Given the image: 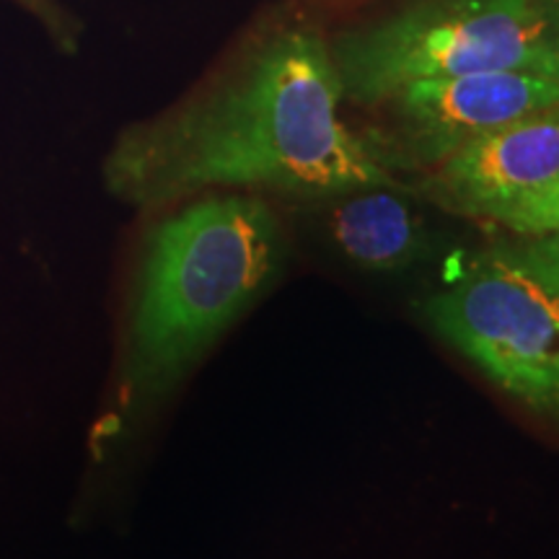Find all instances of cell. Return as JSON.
Here are the masks:
<instances>
[{
    "label": "cell",
    "instance_id": "cell-1",
    "mask_svg": "<svg viewBox=\"0 0 559 559\" xmlns=\"http://www.w3.org/2000/svg\"><path fill=\"white\" fill-rule=\"evenodd\" d=\"M340 102L326 41L288 29L226 81L124 130L104 158V185L145 213L210 190L332 200L394 187L368 138L342 122Z\"/></svg>",
    "mask_w": 559,
    "mask_h": 559
},
{
    "label": "cell",
    "instance_id": "cell-2",
    "mask_svg": "<svg viewBox=\"0 0 559 559\" xmlns=\"http://www.w3.org/2000/svg\"><path fill=\"white\" fill-rule=\"evenodd\" d=\"M169 207L143 230L124 270L86 489L148 436L210 349L267 293L283 260L280 223L254 194H198Z\"/></svg>",
    "mask_w": 559,
    "mask_h": 559
},
{
    "label": "cell",
    "instance_id": "cell-3",
    "mask_svg": "<svg viewBox=\"0 0 559 559\" xmlns=\"http://www.w3.org/2000/svg\"><path fill=\"white\" fill-rule=\"evenodd\" d=\"M423 317L500 394L559 428V257L547 236L481 249Z\"/></svg>",
    "mask_w": 559,
    "mask_h": 559
},
{
    "label": "cell",
    "instance_id": "cell-4",
    "mask_svg": "<svg viewBox=\"0 0 559 559\" xmlns=\"http://www.w3.org/2000/svg\"><path fill=\"white\" fill-rule=\"evenodd\" d=\"M342 99L381 104L415 81L489 70L559 73L555 0H417L332 50Z\"/></svg>",
    "mask_w": 559,
    "mask_h": 559
},
{
    "label": "cell",
    "instance_id": "cell-5",
    "mask_svg": "<svg viewBox=\"0 0 559 559\" xmlns=\"http://www.w3.org/2000/svg\"><path fill=\"white\" fill-rule=\"evenodd\" d=\"M386 124L368 143L383 166L436 169L440 160L508 124L559 107L555 70H489L415 81L381 102Z\"/></svg>",
    "mask_w": 559,
    "mask_h": 559
},
{
    "label": "cell",
    "instance_id": "cell-6",
    "mask_svg": "<svg viewBox=\"0 0 559 559\" xmlns=\"http://www.w3.org/2000/svg\"><path fill=\"white\" fill-rule=\"evenodd\" d=\"M438 205L523 239L559 230V107L489 132L453 153L423 185Z\"/></svg>",
    "mask_w": 559,
    "mask_h": 559
},
{
    "label": "cell",
    "instance_id": "cell-7",
    "mask_svg": "<svg viewBox=\"0 0 559 559\" xmlns=\"http://www.w3.org/2000/svg\"><path fill=\"white\" fill-rule=\"evenodd\" d=\"M326 230L340 254L366 272H402L428 254V230L394 187L332 198Z\"/></svg>",
    "mask_w": 559,
    "mask_h": 559
},
{
    "label": "cell",
    "instance_id": "cell-8",
    "mask_svg": "<svg viewBox=\"0 0 559 559\" xmlns=\"http://www.w3.org/2000/svg\"><path fill=\"white\" fill-rule=\"evenodd\" d=\"M21 3L29 5L32 11H37L39 16L47 21V24H58V16H55V5H52V0H21Z\"/></svg>",
    "mask_w": 559,
    "mask_h": 559
},
{
    "label": "cell",
    "instance_id": "cell-9",
    "mask_svg": "<svg viewBox=\"0 0 559 559\" xmlns=\"http://www.w3.org/2000/svg\"><path fill=\"white\" fill-rule=\"evenodd\" d=\"M547 241H549V247L555 249V254L559 257V230H555V234H547Z\"/></svg>",
    "mask_w": 559,
    "mask_h": 559
},
{
    "label": "cell",
    "instance_id": "cell-10",
    "mask_svg": "<svg viewBox=\"0 0 559 559\" xmlns=\"http://www.w3.org/2000/svg\"><path fill=\"white\" fill-rule=\"evenodd\" d=\"M555 3H557V19H559V0H555Z\"/></svg>",
    "mask_w": 559,
    "mask_h": 559
}]
</instances>
